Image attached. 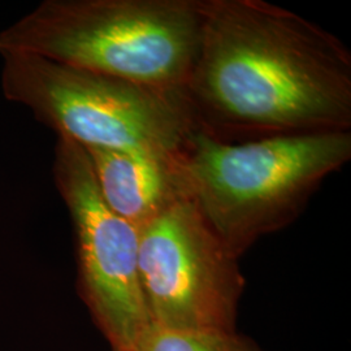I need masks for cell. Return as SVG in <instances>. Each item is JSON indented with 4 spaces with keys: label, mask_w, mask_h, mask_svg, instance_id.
<instances>
[{
    "label": "cell",
    "mask_w": 351,
    "mask_h": 351,
    "mask_svg": "<svg viewBox=\"0 0 351 351\" xmlns=\"http://www.w3.org/2000/svg\"><path fill=\"white\" fill-rule=\"evenodd\" d=\"M139 232V272L152 326L233 330L245 277L188 198Z\"/></svg>",
    "instance_id": "cell-5"
},
{
    "label": "cell",
    "mask_w": 351,
    "mask_h": 351,
    "mask_svg": "<svg viewBox=\"0 0 351 351\" xmlns=\"http://www.w3.org/2000/svg\"><path fill=\"white\" fill-rule=\"evenodd\" d=\"M350 159V130L226 142L195 129L173 165L184 197L239 259L291 224Z\"/></svg>",
    "instance_id": "cell-2"
},
{
    "label": "cell",
    "mask_w": 351,
    "mask_h": 351,
    "mask_svg": "<svg viewBox=\"0 0 351 351\" xmlns=\"http://www.w3.org/2000/svg\"><path fill=\"white\" fill-rule=\"evenodd\" d=\"M137 351H262L252 341L233 330H185L151 326Z\"/></svg>",
    "instance_id": "cell-8"
},
{
    "label": "cell",
    "mask_w": 351,
    "mask_h": 351,
    "mask_svg": "<svg viewBox=\"0 0 351 351\" xmlns=\"http://www.w3.org/2000/svg\"><path fill=\"white\" fill-rule=\"evenodd\" d=\"M8 101L84 149L175 154L197 129L184 91L149 88L30 53H1Z\"/></svg>",
    "instance_id": "cell-4"
},
{
    "label": "cell",
    "mask_w": 351,
    "mask_h": 351,
    "mask_svg": "<svg viewBox=\"0 0 351 351\" xmlns=\"http://www.w3.org/2000/svg\"><path fill=\"white\" fill-rule=\"evenodd\" d=\"M106 206L141 229L184 198L173 154L86 147Z\"/></svg>",
    "instance_id": "cell-7"
},
{
    "label": "cell",
    "mask_w": 351,
    "mask_h": 351,
    "mask_svg": "<svg viewBox=\"0 0 351 351\" xmlns=\"http://www.w3.org/2000/svg\"><path fill=\"white\" fill-rule=\"evenodd\" d=\"M53 175L75 228L81 295L113 351H137L152 326L139 272L138 229L106 206L78 143L59 137Z\"/></svg>",
    "instance_id": "cell-6"
},
{
    "label": "cell",
    "mask_w": 351,
    "mask_h": 351,
    "mask_svg": "<svg viewBox=\"0 0 351 351\" xmlns=\"http://www.w3.org/2000/svg\"><path fill=\"white\" fill-rule=\"evenodd\" d=\"M201 33V0H47L0 33V53L182 91Z\"/></svg>",
    "instance_id": "cell-3"
},
{
    "label": "cell",
    "mask_w": 351,
    "mask_h": 351,
    "mask_svg": "<svg viewBox=\"0 0 351 351\" xmlns=\"http://www.w3.org/2000/svg\"><path fill=\"white\" fill-rule=\"evenodd\" d=\"M201 45L184 88L197 129L243 142L351 129V53L264 0H201Z\"/></svg>",
    "instance_id": "cell-1"
}]
</instances>
